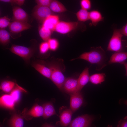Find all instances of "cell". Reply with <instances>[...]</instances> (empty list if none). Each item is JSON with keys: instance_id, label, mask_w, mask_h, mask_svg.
Instances as JSON below:
<instances>
[{"instance_id": "7", "label": "cell", "mask_w": 127, "mask_h": 127, "mask_svg": "<svg viewBox=\"0 0 127 127\" xmlns=\"http://www.w3.org/2000/svg\"><path fill=\"white\" fill-rule=\"evenodd\" d=\"M73 112L70 108L63 106L59 108V123L63 127H67L70 123Z\"/></svg>"}, {"instance_id": "38", "label": "cell", "mask_w": 127, "mask_h": 127, "mask_svg": "<svg viewBox=\"0 0 127 127\" xmlns=\"http://www.w3.org/2000/svg\"><path fill=\"white\" fill-rule=\"evenodd\" d=\"M122 64H123L125 67L126 71L125 75L127 76V62H125L123 63Z\"/></svg>"}, {"instance_id": "24", "label": "cell", "mask_w": 127, "mask_h": 127, "mask_svg": "<svg viewBox=\"0 0 127 127\" xmlns=\"http://www.w3.org/2000/svg\"><path fill=\"white\" fill-rule=\"evenodd\" d=\"M52 31L49 29L42 25L39 28V34L44 41H48L50 38Z\"/></svg>"}, {"instance_id": "35", "label": "cell", "mask_w": 127, "mask_h": 127, "mask_svg": "<svg viewBox=\"0 0 127 127\" xmlns=\"http://www.w3.org/2000/svg\"><path fill=\"white\" fill-rule=\"evenodd\" d=\"M119 30L123 35L127 37V23L125 26L119 29Z\"/></svg>"}, {"instance_id": "5", "label": "cell", "mask_w": 127, "mask_h": 127, "mask_svg": "<svg viewBox=\"0 0 127 127\" xmlns=\"http://www.w3.org/2000/svg\"><path fill=\"white\" fill-rule=\"evenodd\" d=\"M78 24L77 22L60 21L56 25L54 31L61 34H66L76 29Z\"/></svg>"}, {"instance_id": "33", "label": "cell", "mask_w": 127, "mask_h": 127, "mask_svg": "<svg viewBox=\"0 0 127 127\" xmlns=\"http://www.w3.org/2000/svg\"><path fill=\"white\" fill-rule=\"evenodd\" d=\"M52 1L51 0H37L36 1L38 5L49 7Z\"/></svg>"}, {"instance_id": "32", "label": "cell", "mask_w": 127, "mask_h": 127, "mask_svg": "<svg viewBox=\"0 0 127 127\" xmlns=\"http://www.w3.org/2000/svg\"><path fill=\"white\" fill-rule=\"evenodd\" d=\"M80 4L81 8L88 11L91 8V3L90 0H82Z\"/></svg>"}, {"instance_id": "4", "label": "cell", "mask_w": 127, "mask_h": 127, "mask_svg": "<svg viewBox=\"0 0 127 127\" xmlns=\"http://www.w3.org/2000/svg\"><path fill=\"white\" fill-rule=\"evenodd\" d=\"M9 49L12 52L21 57L27 63L29 62L33 54L31 48L24 46L12 44Z\"/></svg>"}, {"instance_id": "17", "label": "cell", "mask_w": 127, "mask_h": 127, "mask_svg": "<svg viewBox=\"0 0 127 127\" xmlns=\"http://www.w3.org/2000/svg\"><path fill=\"white\" fill-rule=\"evenodd\" d=\"M15 103L14 100L10 95L4 94L0 97V105L3 107L13 109Z\"/></svg>"}, {"instance_id": "31", "label": "cell", "mask_w": 127, "mask_h": 127, "mask_svg": "<svg viewBox=\"0 0 127 127\" xmlns=\"http://www.w3.org/2000/svg\"><path fill=\"white\" fill-rule=\"evenodd\" d=\"M39 51L40 53L43 54L46 53L49 49L47 41H44L41 43L39 46Z\"/></svg>"}, {"instance_id": "39", "label": "cell", "mask_w": 127, "mask_h": 127, "mask_svg": "<svg viewBox=\"0 0 127 127\" xmlns=\"http://www.w3.org/2000/svg\"><path fill=\"white\" fill-rule=\"evenodd\" d=\"M124 103L127 106V100L125 101L124 102Z\"/></svg>"}, {"instance_id": "21", "label": "cell", "mask_w": 127, "mask_h": 127, "mask_svg": "<svg viewBox=\"0 0 127 127\" xmlns=\"http://www.w3.org/2000/svg\"><path fill=\"white\" fill-rule=\"evenodd\" d=\"M49 7L52 12L57 13L64 12L67 10L61 3L57 0H52Z\"/></svg>"}, {"instance_id": "13", "label": "cell", "mask_w": 127, "mask_h": 127, "mask_svg": "<svg viewBox=\"0 0 127 127\" xmlns=\"http://www.w3.org/2000/svg\"><path fill=\"white\" fill-rule=\"evenodd\" d=\"M32 66L42 75L50 79L51 74L50 69L43 61L35 62L32 64Z\"/></svg>"}, {"instance_id": "8", "label": "cell", "mask_w": 127, "mask_h": 127, "mask_svg": "<svg viewBox=\"0 0 127 127\" xmlns=\"http://www.w3.org/2000/svg\"><path fill=\"white\" fill-rule=\"evenodd\" d=\"M52 13L49 7L38 5L35 7L33 11L34 17L37 20L42 22L48 16L52 14Z\"/></svg>"}, {"instance_id": "12", "label": "cell", "mask_w": 127, "mask_h": 127, "mask_svg": "<svg viewBox=\"0 0 127 127\" xmlns=\"http://www.w3.org/2000/svg\"><path fill=\"white\" fill-rule=\"evenodd\" d=\"M13 21L27 22L28 16L27 13L22 8L18 6H14L12 8Z\"/></svg>"}, {"instance_id": "1", "label": "cell", "mask_w": 127, "mask_h": 127, "mask_svg": "<svg viewBox=\"0 0 127 127\" xmlns=\"http://www.w3.org/2000/svg\"><path fill=\"white\" fill-rule=\"evenodd\" d=\"M77 59L85 60L92 64H96V70L99 71L107 65L108 58L104 49L101 47L98 46L91 47L89 52H84L71 60Z\"/></svg>"}, {"instance_id": "2", "label": "cell", "mask_w": 127, "mask_h": 127, "mask_svg": "<svg viewBox=\"0 0 127 127\" xmlns=\"http://www.w3.org/2000/svg\"><path fill=\"white\" fill-rule=\"evenodd\" d=\"M123 36L119 29H114L109 41L107 50L115 52H127V41L122 39Z\"/></svg>"}, {"instance_id": "26", "label": "cell", "mask_w": 127, "mask_h": 127, "mask_svg": "<svg viewBox=\"0 0 127 127\" xmlns=\"http://www.w3.org/2000/svg\"><path fill=\"white\" fill-rule=\"evenodd\" d=\"M13 82L9 80H5L2 81L0 85V89L4 92L8 93L11 92L15 85Z\"/></svg>"}, {"instance_id": "37", "label": "cell", "mask_w": 127, "mask_h": 127, "mask_svg": "<svg viewBox=\"0 0 127 127\" xmlns=\"http://www.w3.org/2000/svg\"><path fill=\"white\" fill-rule=\"evenodd\" d=\"M41 127H55L54 126L48 123H45L43 124Z\"/></svg>"}, {"instance_id": "18", "label": "cell", "mask_w": 127, "mask_h": 127, "mask_svg": "<svg viewBox=\"0 0 127 127\" xmlns=\"http://www.w3.org/2000/svg\"><path fill=\"white\" fill-rule=\"evenodd\" d=\"M104 18L100 12L97 10H93L89 12V20L92 25L96 26L99 22L103 21Z\"/></svg>"}, {"instance_id": "40", "label": "cell", "mask_w": 127, "mask_h": 127, "mask_svg": "<svg viewBox=\"0 0 127 127\" xmlns=\"http://www.w3.org/2000/svg\"><path fill=\"white\" fill-rule=\"evenodd\" d=\"M107 127H112V125H108Z\"/></svg>"}, {"instance_id": "30", "label": "cell", "mask_w": 127, "mask_h": 127, "mask_svg": "<svg viewBox=\"0 0 127 127\" xmlns=\"http://www.w3.org/2000/svg\"><path fill=\"white\" fill-rule=\"evenodd\" d=\"M10 19L6 16H4L0 18V29L7 27L10 25Z\"/></svg>"}, {"instance_id": "11", "label": "cell", "mask_w": 127, "mask_h": 127, "mask_svg": "<svg viewBox=\"0 0 127 127\" xmlns=\"http://www.w3.org/2000/svg\"><path fill=\"white\" fill-rule=\"evenodd\" d=\"M31 27V25L27 22L13 21L11 22L9 28L11 32L17 33L28 29Z\"/></svg>"}, {"instance_id": "15", "label": "cell", "mask_w": 127, "mask_h": 127, "mask_svg": "<svg viewBox=\"0 0 127 127\" xmlns=\"http://www.w3.org/2000/svg\"><path fill=\"white\" fill-rule=\"evenodd\" d=\"M60 21L59 17L57 15H51L48 16L43 22L42 26L52 31H54L55 28Z\"/></svg>"}, {"instance_id": "16", "label": "cell", "mask_w": 127, "mask_h": 127, "mask_svg": "<svg viewBox=\"0 0 127 127\" xmlns=\"http://www.w3.org/2000/svg\"><path fill=\"white\" fill-rule=\"evenodd\" d=\"M127 59V52H115L111 56L108 64L119 63L121 64Z\"/></svg>"}, {"instance_id": "9", "label": "cell", "mask_w": 127, "mask_h": 127, "mask_svg": "<svg viewBox=\"0 0 127 127\" xmlns=\"http://www.w3.org/2000/svg\"><path fill=\"white\" fill-rule=\"evenodd\" d=\"M70 95V109L74 113L82 105L83 97L80 91L76 92Z\"/></svg>"}, {"instance_id": "3", "label": "cell", "mask_w": 127, "mask_h": 127, "mask_svg": "<svg viewBox=\"0 0 127 127\" xmlns=\"http://www.w3.org/2000/svg\"><path fill=\"white\" fill-rule=\"evenodd\" d=\"M43 62L50 69L51 74L50 79L60 90L63 91V85L66 78L60 66L55 63H46Z\"/></svg>"}, {"instance_id": "6", "label": "cell", "mask_w": 127, "mask_h": 127, "mask_svg": "<svg viewBox=\"0 0 127 127\" xmlns=\"http://www.w3.org/2000/svg\"><path fill=\"white\" fill-rule=\"evenodd\" d=\"M93 118L85 114L79 116L74 119L67 127H90Z\"/></svg>"}, {"instance_id": "28", "label": "cell", "mask_w": 127, "mask_h": 127, "mask_svg": "<svg viewBox=\"0 0 127 127\" xmlns=\"http://www.w3.org/2000/svg\"><path fill=\"white\" fill-rule=\"evenodd\" d=\"M0 43L4 45H6L10 42V34L4 29L0 30Z\"/></svg>"}, {"instance_id": "22", "label": "cell", "mask_w": 127, "mask_h": 127, "mask_svg": "<svg viewBox=\"0 0 127 127\" xmlns=\"http://www.w3.org/2000/svg\"><path fill=\"white\" fill-rule=\"evenodd\" d=\"M24 121L23 118L17 114L13 115L9 122L11 127H23Z\"/></svg>"}, {"instance_id": "20", "label": "cell", "mask_w": 127, "mask_h": 127, "mask_svg": "<svg viewBox=\"0 0 127 127\" xmlns=\"http://www.w3.org/2000/svg\"><path fill=\"white\" fill-rule=\"evenodd\" d=\"M43 113V107L36 104L26 112V115L33 117H38L42 116Z\"/></svg>"}, {"instance_id": "25", "label": "cell", "mask_w": 127, "mask_h": 127, "mask_svg": "<svg viewBox=\"0 0 127 127\" xmlns=\"http://www.w3.org/2000/svg\"><path fill=\"white\" fill-rule=\"evenodd\" d=\"M23 92H26V91L16 84L15 88L11 92L10 95L16 103L19 100L21 93Z\"/></svg>"}, {"instance_id": "29", "label": "cell", "mask_w": 127, "mask_h": 127, "mask_svg": "<svg viewBox=\"0 0 127 127\" xmlns=\"http://www.w3.org/2000/svg\"><path fill=\"white\" fill-rule=\"evenodd\" d=\"M49 49L50 50L55 51L58 48L59 45L58 41L56 39L50 38L48 41Z\"/></svg>"}, {"instance_id": "23", "label": "cell", "mask_w": 127, "mask_h": 127, "mask_svg": "<svg viewBox=\"0 0 127 127\" xmlns=\"http://www.w3.org/2000/svg\"><path fill=\"white\" fill-rule=\"evenodd\" d=\"M106 76L103 73L95 74L90 76L89 81L95 85L100 84L105 81Z\"/></svg>"}, {"instance_id": "27", "label": "cell", "mask_w": 127, "mask_h": 127, "mask_svg": "<svg viewBox=\"0 0 127 127\" xmlns=\"http://www.w3.org/2000/svg\"><path fill=\"white\" fill-rule=\"evenodd\" d=\"M89 13L88 11L81 8L76 13L78 21L84 22L89 20Z\"/></svg>"}, {"instance_id": "10", "label": "cell", "mask_w": 127, "mask_h": 127, "mask_svg": "<svg viewBox=\"0 0 127 127\" xmlns=\"http://www.w3.org/2000/svg\"><path fill=\"white\" fill-rule=\"evenodd\" d=\"M77 79L72 77L66 78L63 87V90L70 95L77 92Z\"/></svg>"}, {"instance_id": "14", "label": "cell", "mask_w": 127, "mask_h": 127, "mask_svg": "<svg viewBox=\"0 0 127 127\" xmlns=\"http://www.w3.org/2000/svg\"><path fill=\"white\" fill-rule=\"evenodd\" d=\"M89 68L86 67L77 79V91H80L83 87L89 81Z\"/></svg>"}, {"instance_id": "19", "label": "cell", "mask_w": 127, "mask_h": 127, "mask_svg": "<svg viewBox=\"0 0 127 127\" xmlns=\"http://www.w3.org/2000/svg\"><path fill=\"white\" fill-rule=\"evenodd\" d=\"M44 113L42 116L44 119H47L54 115H57L52 103L48 102L43 104L42 105Z\"/></svg>"}, {"instance_id": "34", "label": "cell", "mask_w": 127, "mask_h": 127, "mask_svg": "<svg viewBox=\"0 0 127 127\" xmlns=\"http://www.w3.org/2000/svg\"><path fill=\"white\" fill-rule=\"evenodd\" d=\"M117 127H127V116L119 121Z\"/></svg>"}, {"instance_id": "36", "label": "cell", "mask_w": 127, "mask_h": 127, "mask_svg": "<svg viewBox=\"0 0 127 127\" xmlns=\"http://www.w3.org/2000/svg\"><path fill=\"white\" fill-rule=\"evenodd\" d=\"M24 0H13L12 4H15L19 6L22 5L24 3Z\"/></svg>"}]
</instances>
